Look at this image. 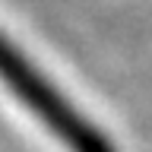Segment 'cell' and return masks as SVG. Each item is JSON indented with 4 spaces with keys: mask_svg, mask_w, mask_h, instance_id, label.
I'll return each mask as SVG.
<instances>
[{
    "mask_svg": "<svg viewBox=\"0 0 152 152\" xmlns=\"http://www.w3.org/2000/svg\"><path fill=\"white\" fill-rule=\"evenodd\" d=\"M0 86L54 136L66 152H117L111 136L86 117L70 95L57 89L54 79L32 57L0 32Z\"/></svg>",
    "mask_w": 152,
    "mask_h": 152,
    "instance_id": "obj_1",
    "label": "cell"
}]
</instances>
